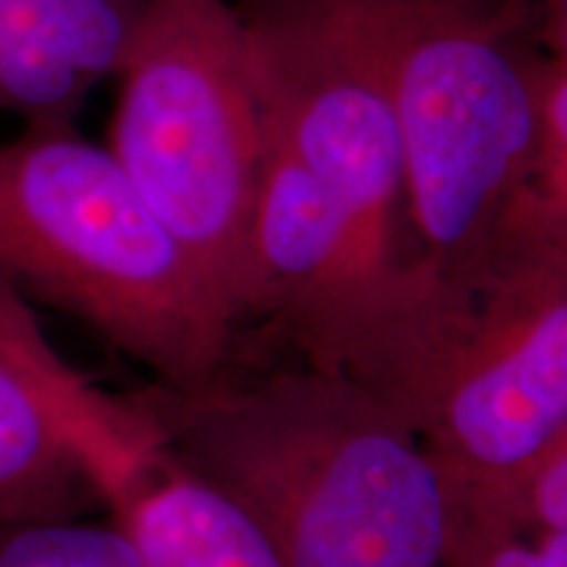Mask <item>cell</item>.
Instances as JSON below:
<instances>
[{
  "label": "cell",
  "instance_id": "1",
  "mask_svg": "<svg viewBox=\"0 0 567 567\" xmlns=\"http://www.w3.org/2000/svg\"><path fill=\"white\" fill-rule=\"evenodd\" d=\"M126 396L179 463L264 523L289 567H444L455 488L339 368L231 360L203 384Z\"/></svg>",
  "mask_w": 567,
  "mask_h": 567
},
{
  "label": "cell",
  "instance_id": "2",
  "mask_svg": "<svg viewBox=\"0 0 567 567\" xmlns=\"http://www.w3.org/2000/svg\"><path fill=\"white\" fill-rule=\"evenodd\" d=\"M331 368L488 499L567 431V250L513 203L467 258L413 266Z\"/></svg>",
  "mask_w": 567,
  "mask_h": 567
},
{
  "label": "cell",
  "instance_id": "3",
  "mask_svg": "<svg viewBox=\"0 0 567 567\" xmlns=\"http://www.w3.org/2000/svg\"><path fill=\"white\" fill-rule=\"evenodd\" d=\"M0 279L80 318L166 386L213 379L243 342L111 147L71 124L0 142Z\"/></svg>",
  "mask_w": 567,
  "mask_h": 567
},
{
  "label": "cell",
  "instance_id": "4",
  "mask_svg": "<svg viewBox=\"0 0 567 567\" xmlns=\"http://www.w3.org/2000/svg\"><path fill=\"white\" fill-rule=\"evenodd\" d=\"M300 3L334 11L384 76L415 266L467 258L526 189L536 161L547 53L534 0Z\"/></svg>",
  "mask_w": 567,
  "mask_h": 567
},
{
  "label": "cell",
  "instance_id": "5",
  "mask_svg": "<svg viewBox=\"0 0 567 567\" xmlns=\"http://www.w3.org/2000/svg\"><path fill=\"white\" fill-rule=\"evenodd\" d=\"M118 80L111 153L245 331L266 142L245 19L231 0H151Z\"/></svg>",
  "mask_w": 567,
  "mask_h": 567
},
{
  "label": "cell",
  "instance_id": "6",
  "mask_svg": "<svg viewBox=\"0 0 567 567\" xmlns=\"http://www.w3.org/2000/svg\"><path fill=\"white\" fill-rule=\"evenodd\" d=\"M151 0H0V111L71 124L118 76Z\"/></svg>",
  "mask_w": 567,
  "mask_h": 567
},
{
  "label": "cell",
  "instance_id": "7",
  "mask_svg": "<svg viewBox=\"0 0 567 567\" xmlns=\"http://www.w3.org/2000/svg\"><path fill=\"white\" fill-rule=\"evenodd\" d=\"M145 567H289L264 523L158 442L105 499Z\"/></svg>",
  "mask_w": 567,
  "mask_h": 567
},
{
  "label": "cell",
  "instance_id": "8",
  "mask_svg": "<svg viewBox=\"0 0 567 567\" xmlns=\"http://www.w3.org/2000/svg\"><path fill=\"white\" fill-rule=\"evenodd\" d=\"M101 496L51 417L0 358V526L80 517Z\"/></svg>",
  "mask_w": 567,
  "mask_h": 567
},
{
  "label": "cell",
  "instance_id": "9",
  "mask_svg": "<svg viewBox=\"0 0 567 567\" xmlns=\"http://www.w3.org/2000/svg\"><path fill=\"white\" fill-rule=\"evenodd\" d=\"M0 567H145L111 520L45 517L0 526Z\"/></svg>",
  "mask_w": 567,
  "mask_h": 567
},
{
  "label": "cell",
  "instance_id": "10",
  "mask_svg": "<svg viewBox=\"0 0 567 567\" xmlns=\"http://www.w3.org/2000/svg\"><path fill=\"white\" fill-rule=\"evenodd\" d=\"M444 567H567V534L457 499Z\"/></svg>",
  "mask_w": 567,
  "mask_h": 567
},
{
  "label": "cell",
  "instance_id": "11",
  "mask_svg": "<svg viewBox=\"0 0 567 567\" xmlns=\"http://www.w3.org/2000/svg\"><path fill=\"white\" fill-rule=\"evenodd\" d=\"M515 205L567 250V66L549 55L542 69L536 161Z\"/></svg>",
  "mask_w": 567,
  "mask_h": 567
},
{
  "label": "cell",
  "instance_id": "12",
  "mask_svg": "<svg viewBox=\"0 0 567 567\" xmlns=\"http://www.w3.org/2000/svg\"><path fill=\"white\" fill-rule=\"evenodd\" d=\"M460 499V496H457ZM496 509L523 526L567 534V434L513 481L505 492L488 499H463Z\"/></svg>",
  "mask_w": 567,
  "mask_h": 567
},
{
  "label": "cell",
  "instance_id": "13",
  "mask_svg": "<svg viewBox=\"0 0 567 567\" xmlns=\"http://www.w3.org/2000/svg\"><path fill=\"white\" fill-rule=\"evenodd\" d=\"M534 17L542 51L567 66V0H534Z\"/></svg>",
  "mask_w": 567,
  "mask_h": 567
},
{
  "label": "cell",
  "instance_id": "14",
  "mask_svg": "<svg viewBox=\"0 0 567 567\" xmlns=\"http://www.w3.org/2000/svg\"><path fill=\"white\" fill-rule=\"evenodd\" d=\"M234 9L239 13L245 11H255V9H264V6H274V3H287V0H231Z\"/></svg>",
  "mask_w": 567,
  "mask_h": 567
},
{
  "label": "cell",
  "instance_id": "15",
  "mask_svg": "<svg viewBox=\"0 0 567 567\" xmlns=\"http://www.w3.org/2000/svg\"><path fill=\"white\" fill-rule=\"evenodd\" d=\"M565 434H567V431H565Z\"/></svg>",
  "mask_w": 567,
  "mask_h": 567
}]
</instances>
